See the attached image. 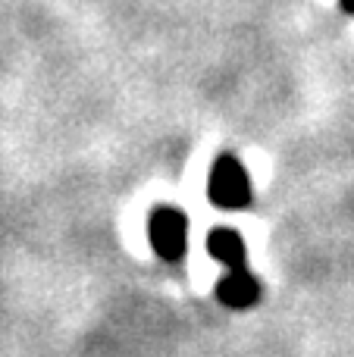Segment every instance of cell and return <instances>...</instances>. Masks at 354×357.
Instances as JSON below:
<instances>
[{
	"label": "cell",
	"instance_id": "cell-1",
	"mask_svg": "<svg viewBox=\"0 0 354 357\" xmlns=\"http://www.w3.org/2000/svg\"><path fill=\"white\" fill-rule=\"evenodd\" d=\"M210 201L220 204V207H245L251 201V182L245 167L236 160V157H220L210 169Z\"/></svg>",
	"mask_w": 354,
	"mask_h": 357
},
{
	"label": "cell",
	"instance_id": "cell-4",
	"mask_svg": "<svg viewBox=\"0 0 354 357\" xmlns=\"http://www.w3.org/2000/svg\"><path fill=\"white\" fill-rule=\"evenodd\" d=\"M207 251L220 264H229V266H242V257H245V245L232 229H213V235L207 238Z\"/></svg>",
	"mask_w": 354,
	"mask_h": 357
},
{
	"label": "cell",
	"instance_id": "cell-3",
	"mask_svg": "<svg viewBox=\"0 0 354 357\" xmlns=\"http://www.w3.org/2000/svg\"><path fill=\"white\" fill-rule=\"evenodd\" d=\"M254 298H257V282L242 266H232L229 276L220 279V301L229 304V307H248Z\"/></svg>",
	"mask_w": 354,
	"mask_h": 357
},
{
	"label": "cell",
	"instance_id": "cell-2",
	"mask_svg": "<svg viewBox=\"0 0 354 357\" xmlns=\"http://www.w3.org/2000/svg\"><path fill=\"white\" fill-rule=\"evenodd\" d=\"M151 241L157 254L167 260H176L185 254L188 245V222L176 207H157L151 213Z\"/></svg>",
	"mask_w": 354,
	"mask_h": 357
},
{
	"label": "cell",
	"instance_id": "cell-5",
	"mask_svg": "<svg viewBox=\"0 0 354 357\" xmlns=\"http://www.w3.org/2000/svg\"><path fill=\"white\" fill-rule=\"evenodd\" d=\"M342 6H345L348 13H354V0H342Z\"/></svg>",
	"mask_w": 354,
	"mask_h": 357
}]
</instances>
